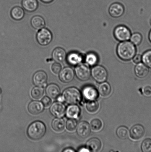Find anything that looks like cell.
Returning <instances> with one entry per match:
<instances>
[{
    "label": "cell",
    "mask_w": 151,
    "mask_h": 152,
    "mask_svg": "<svg viewBox=\"0 0 151 152\" xmlns=\"http://www.w3.org/2000/svg\"><path fill=\"white\" fill-rule=\"evenodd\" d=\"M136 49L134 45L129 41H124L120 43L117 48L118 57L124 61H129L135 56Z\"/></svg>",
    "instance_id": "1"
},
{
    "label": "cell",
    "mask_w": 151,
    "mask_h": 152,
    "mask_svg": "<svg viewBox=\"0 0 151 152\" xmlns=\"http://www.w3.org/2000/svg\"><path fill=\"white\" fill-rule=\"evenodd\" d=\"M46 129L43 122L36 121L30 125L27 130L28 136L31 139L38 140L42 138L45 135Z\"/></svg>",
    "instance_id": "2"
},
{
    "label": "cell",
    "mask_w": 151,
    "mask_h": 152,
    "mask_svg": "<svg viewBox=\"0 0 151 152\" xmlns=\"http://www.w3.org/2000/svg\"><path fill=\"white\" fill-rule=\"evenodd\" d=\"M62 96L65 102L69 105L77 104L81 101V94L80 92L77 88L71 87L64 91Z\"/></svg>",
    "instance_id": "3"
},
{
    "label": "cell",
    "mask_w": 151,
    "mask_h": 152,
    "mask_svg": "<svg viewBox=\"0 0 151 152\" xmlns=\"http://www.w3.org/2000/svg\"><path fill=\"white\" fill-rule=\"evenodd\" d=\"M53 39L51 32L47 28H42L38 31L36 39L38 44L42 46H46L51 42Z\"/></svg>",
    "instance_id": "4"
},
{
    "label": "cell",
    "mask_w": 151,
    "mask_h": 152,
    "mask_svg": "<svg viewBox=\"0 0 151 152\" xmlns=\"http://www.w3.org/2000/svg\"><path fill=\"white\" fill-rule=\"evenodd\" d=\"M114 35L118 41L124 42L128 41L131 38V32L126 26L121 25L117 27L114 31Z\"/></svg>",
    "instance_id": "5"
},
{
    "label": "cell",
    "mask_w": 151,
    "mask_h": 152,
    "mask_svg": "<svg viewBox=\"0 0 151 152\" xmlns=\"http://www.w3.org/2000/svg\"><path fill=\"white\" fill-rule=\"evenodd\" d=\"M93 78L98 83H102L107 80L108 74L105 68L100 65L95 66L92 70Z\"/></svg>",
    "instance_id": "6"
},
{
    "label": "cell",
    "mask_w": 151,
    "mask_h": 152,
    "mask_svg": "<svg viewBox=\"0 0 151 152\" xmlns=\"http://www.w3.org/2000/svg\"><path fill=\"white\" fill-rule=\"evenodd\" d=\"M77 77L82 81H86L91 76V70L89 67L84 64L78 65L75 69Z\"/></svg>",
    "instance_id": "7"
},
{
    "label": "cell",
    "mask_w": 151,
    "mask_h": 152,
    "mask_svg": "<svg viewBox=\"0 0 151 152\" xmlns=\"http://www.w3.org/2000/svg\"><path fill=\"white\" fill-rule=\"evenodd\" d=\"M66 107L64 104L59 101L54 102L50 108L51 114L57 118L63 117L66 114Z\"/></svg>",
    "instance_id": "8"
},
{
    "label": "cell",
    "mask_w": 151,
    "mask_h": 152,
    "mask_svg": "<svg viewBox=\"0 0 151 152\" xmlns=\"http://www.w3.org/2000/svg\"><path fill=\"white\" fill-rule=\"evenodd\" d=\"M47 75L43 71H38L35 73L33 77L34 84L39 87H44L47 85Z\"/></svg>",
    "instance_id": "9"
},
{
    "label": "cell",
    "mask_w": 151,
    "mask_h": 152,
    "mask_svg": "<svg viewBox=\"0 0 151 152\" xmlns=\"http://www.w3.org/2000/svg\"><path fill=\"white\" fill-rule=\"evenodd\" d=\"M98 93L97 89L92 86H85L82 91L84 98L88 101L96 100L98 97Z\"/></svg>",
    "instance_id": "10"
},
{
    "label": "cell",
    "mask_w": 151,
    "mask_h": 152,
    "mask_svg": "<svg viewBox=\"0 0 151 152\" xmlns=\"http://www.w3.org/2000/svg\"><path fill=\"white\" fill-rule=\"evenodd\" d=\"M145 132L144 127L140 124L134 125L130 130V135L131 139L134 140L141 139Z\"/></svg>",
    "instance_id": "11"
},
{
    "label": "cell",
    "mask_w": 151,
    "mask_h": 152,
    "mask_svg": "<svg viewBox=\"0 0 151 152\" xmlns=\"http://www.w3.org/2000/svg\"><path fill=\"white\" fill-rule=\"evenodd\" d=\"M74 77V72L70 67H66L62 69L59 74V78L64 83H70Z\"/></svg>",
    "instance_id": "12"
},
{
    "label": "cell",
    "mask_w": 151,
    "mask_h": 152,
    "mask_svg": "<svg viewBox=\"0 0 151 152\" xmlns=\"http://www.w3.org/2000/svg\"><path fill=\"white\" fill-rule=\"evenodd\" d=\"M77 127V132L78 135L81 138H87L91 133V126L87 122H80Z\"/></svg>",
    "instance_id": "13"
},
{
    "label": "cell",
    "mask_w": 151,
    "mask_h": 152,
    "mask_svg": "<svg viewBox=\"0 0 151 152\" xmlns=\"http://www.w3.org/2000/svg\"><path fill=\"white\" fill-rule=\"evenodd\" d=\"M125 11L123 6L119 3H115L111 4L109 10V14L112 17L118 18L122 16Z\"/></svg>",
    "instance_id": "14"
},
{
    "label": "cell",
    "mask_w": 151,
    "mask_h": 152,
    "mask_svg": "<svg viewBox=\"0 0 151 152\" xmlns=\"http://www.w3.org/2000/svg\"><path fill=\"white\" fill-rule=\"evenodd\" d=\"M66 59L68 63L72 66L79 65L83 60L82 55L77 52H72L69 53Z\"/></svg>",
    "instance_id": "15"
},
{
    "label": "cell",
    "mask_w": 151,
    "mask_h": 152,
    "mask_svg": "<svg viewBox=\"0 0 151 152\" xmlns=\"http://www.w3.org/2000/svg\"><path fill=\"white\" fill-rule=\"evenodd\" d=\"M44 105L42 102L38 101H33L30 103L28 106L29 112L33 115H38L43 111Z\"/></svg>",
    "instance_id": "16"
},
{
    "label": "cell",
    "mask_w": 151,
    "mask_h": 152,
    "mask_svg": "<svg viewBox=\"0 0 151 152\" xmlns=\"http://www.w3.org/2000/svg\"><path fill=\"white\" fill-rule=\"evenodd\" d=\"M47 96L52 99H56L59 96L60 89L57 85L52 83L49 85L46 88Z\"/></svg>",
    "instance_id": "17"
},
{
    "label": "cell",
    "mask_w": 151,
    "mask_h": 152,
    "mask_svg": "<svg viewBox=\"0 0 151 152\" xmlns=\"http://www.w3.org/2000/svg\"><path fill=\"white\" fill-rule=\"evenodd\" d=\"M53 60L57 62H61L66 60V54L64 49L61 48H57L55 49L52 53Z\"/></svg>",
    "instance_id": "18"
},
{
    "label": "cell",
    "mask_w": 151,
    "mask_h": 152,
    "mask_svg": "<svg viewBox=\"0 0 151 152\" xmlns=\"http://www.w3.org/2000/svg\"><path fill=\"white\" fill-rule=\"evenodd\" d=\"M87 148L90 151L98 152L100 150L102 143L100 140L97 138H93L89 140L86 143Z\"/></svg>",
    "instance_id": "19"
},
{
    "label": "cell",
    "mask_w": 151,
    "mask_h": 152,
    "mask_svg": "<svg viewBox=\"0 0 151 152\" xmlns=\"http://www.w3.org/2000/svg\"><path fill=\"white\" fill-rule=\"evenodd\" d=\"M81 110L78 105L74 104L68 107L66 110V116L69 118L76 119L79 117Z\"/></svg>",
    "instance_id": "20"
},
{
    "label": "cell",
    "mask_w": 151,
    "mask_h": 152,
    "mask_svg": "<svg viewBox=\"0 0 151 152\" xmlns=\"http://www.w3.org/2000/svg\"><path fill=\"white\" fill-rule=\"evenodd\" d=\"M134 71L137 77L142 78L146 77L149 74V69L144 64L139 63L136 66Z\"/></svg>",
    "instance_id": "21"
},
{
    "label": "cell",
    "mask_w": 151,
    "mask_h": 152,
    "mask_svg": "<svg viewBox=\"0 0 151 152\" xmlns=\"http://www.w3.org/2000/svg\"><path fill=\"white\" fill-rule=\"evenodd\" d=\"M22 5L24 9L29 12L35 11L38 7L37 0H23Z\"/></svg>",
    "instance_id": "22"
},
{
    "label": "cell",
    "mask_w": 151,
    "mask_h": 152,
    "mask_svg": "<svg viewBox=\"0 0 151 152\" xmlns=\"http://www.w3.org/2000/svg\"><path fill=\"white\" fill-rule=\"evenodd\" d=\"M31 24L34 28L39 30L42 29L45 26V22L43 18L37 15L33 17L31 19Z\"/></svg>",
    "instance_id": "23"
},
{
    "label": "cell",
    "mask_w": 151,
    "mask_h": 152,
    "mask_svg": "<svg viewBox=\"0 0 151 152\" xmlns=\"http://www.w3.org/2000/svg\"><path fill=\"white\" fill-rule=\"evenodd\" d=\"M98 90L99 93L102 96L106 97L110 95L111 87L109 83L104 82L100 85Z\"/></svg>",
    "instance_id": "24"
},
{
    "label": "cell",
    "mask_w": 151,
    "mask_h": 152,
    "mask_svg": "<svg viewBox=\"0 0 151 152\" xmlns=\"http://www.w3.org/2000/svg\"><path fill=\"white\" fill-rule=\"evenodd\" d=\"M11 15L14 20H20L24 17L25 12L21 7H14L11 10Z\"/></svg>",
    "instance_id": "25"
},
{
    "label": "cell",
    "mask_w": 151,
    "mask_h": 152,
    "mask_svg": "<svg viewBox=\"0 0 151 152\" xmlns=\"http://www.w3.org/2000/svg\"><path fill=\"white\" fill-rule=\"evenodd\" d=\"M51 125L53 129L56 132H61L64 129L65 121L63 119L57 118L53 120Z\"/></svg>",
    "instance_id": "26"
},
{
    "label": "cell",
    "mask_w": 151,
    "mask_h": 152,
    "mask_svg": "<svg viewBox=\"0 0 151 152\" xmlns=\"http://www.w3.org/2000/svg\"><path fill=\"white\" fill-rule=\"evenodd\" d=\"M85 61L90 66H95L98 62V57L95 53H90L86 56Z\"/></svg>",
    "instance_id": "27"
},
{
    "label": "cell",
    "mask_w": 151,
    "mask_h": 152,
    "mask_svg": "<svg viewBox=\"0 0 151 152\" xmlns=\"http://www.w3.org/2000/svg\"><path fill=\"white\" fill-rule=\"evenodd\" d=\"M86 108L89 112L95 113L98 111L99 108L98 102L96 100L89 101L87 103Z\"/></svg>",
    "instance_id": "28"
},
{
    "label": "cell",
    "mask_w": 151,
    "mask_h": 152,
    "mask_svg": "<svg viewBox=\"0 0 151 152\" xmlns=\"http://www.w3.org/2000/svg\"><path fill=\"white\" fill-rule=\"evenodd\" d=\"M44 94V90L43 87L37 86L32 89L31 95L33 98L35 99H39L42 97Z\"/></svg>",
    "instance_id": "29"
},
{
    "label": "cell",
    "mask_w": 151,
    "mask_h": 152,
    "mask_svg": "<svg viewBox=\"0 0 151 152\" xmlns=\"http://www.w3.org/2000/svg\"><path fill=\"white\" fill-rule=\"evenodd\" d=\"M129 133V132L128 129L125 126H120L117 129V135H118V137L121 139L124 140L128 138Z\"/></svg>",
    "instance_id": "30"
},
{
    "label": "cell",
    "mask_w": 151,
    "mask_h": 152,
    "mask_svg": "<svg viewBox=\"0 0 151 152\" xmlns=\"http://www.w3.org/2000/svg\"><path fill=\"white\" fill-rule=\"evenodd\" d=\"M78 126V123L77 120L74 118H71L68 120L66 123V127L69 132H74L77 129Z\"/></svg>",
    "instance_id": "31"
},
{
    "label": "cell",
    "mask_w": 151,
    "mask_h": 152,
    "mask_svg": "<svg viewBox=\"0 0 151 152\" xmlns=\"http://www.w3.org/2000/svg\"><path fill=\"white\" fill-rule=\"evenodd\" d=\"M142 61L146 66L151 68V50H148L143 54Z\"/></svg>",
    "instance_id": "32"
},
{
    "label": "cell",
    "mask_w": 151,
    "mask_h": 152,
    "mask_svg": "<svg viewBox=\"0 0 151 152\" xmlns=\"http://www.w3.org/2000/svg\"><path fill=\"white\" fill-rule=\"evenodd\" d=\"M91 127L93 131L98 132L103 127V123L98 119H94L91 122Z\"/></svg>",
    "instance_id": "33"
},
{
    "label": "cell",
    "mask_w": 151,
    "mask_h": 152,
    "mask_svg": "<svg viewBox=\"0 0 151 152\" xmlns=\"http://www.w3.org/2000/svg\"><path fill=\"white\" fill-rule=\"evenodd\" d=\"M142 40V37L141 34L138 33H134L131 37V42L134 45H139L141 43Z\"/></svg>",
    "instance_id": "34"
},
{
    "label": "cell",
    "mask_w": 151,
    "mask_h": 152,
    "mask_svg": "<svg viewBox=\"0 0 151 152\" xmlns=\"http://www.w3.org/2000/svg\"><path fill=\"white\" fill-rule=\"evenodd\" d=\"M141 148L143 152H151V139L145 140L142 144Z\"/></svg>",
    "instance_id": "35"
},
{
    "label": "cell",
    "mask_w": 151,
    "mask_h": 152,
    "mask_svg": "<svg viewBox=\"0 0 151 152\" xmlns=\"http://www.w3.org/2000/svg\"><path fill=\"white\" fill-rule=\"evenodd\" d=\"M61 66L60 64L55 63L53 64L51 66V69L53 72L55 74L60 73L61 70Z\"/></svg>",
    "instance_id": "36"
},
{
    "label": "cell",
    "mask_w": 151,
    "mask_h": 152,
    "mask_svg": "<svg viewBox=\"0 0 151 152\" xmlns=\"http://www.w3.org/2000/svg\"><path fill=\"white\" fill-rule=\"evenodd\" d=\"M41 102L43 105L46 107H50L51 105V101L50 97L48 96H44L41 100Z\"/></svg>",
    "instance_id": "37"
},
{
    "label": "cell",
    "mask_w": 151,
    "mask_h": 152,
    "mask_svg": "<svg viewBox=\"0 0 151 152\" xmlns=\"http://www.w3.org/2000/svg\"><path fill=\"white\" fill-rule=\"evenodd\" d=\"M133 61L134 63L139 64L142 61V56L140 55H137L134 56Z\"/></svg>",
    "instance_id": "38"
},
{
    "label": "cell",
    "mask_w": 151,
    "mask_h": 152,
    "mask_svg": "<svg viewBox=\"0 0 151 152\" xmlns=\"http://www.w3.org/2000/svg\"><path fill=\"white\" fill-rule=\"evenodd\" d=\"M143 92L145 95L149 96L151 95V87L150 86H146L144 88Z\"/></svg>",
    "instance_id": "39"
},
{
    "label": "cell",
    "mask_w": 151,
    "mask_h": 152,
    "mask_svg": "<svg viewBox=\"0 0 151 152\" xmlns=\"http://www.w3.org/2000/svg\"><path fill=\"white\" fill-rule=\"evenodd\" d=\"M79 152H89L90 151L88 149V148H82L80 149L79 150Z\"/></svg>",
    "instance_id": "40"
},
{
    "label": "cell",
    "mask_w": 151,
    "mask_h": 152,
    "mask_svg": "<svg viewBox=\"0 0 151 152\" xmlns=\"http://www.w3.org/2000/svg\"><path fill=\"white\" fill-rule=\"evenodd\" d=\"M64 152H75V151L74 150L72 149L69 148L67 149H66L63 151Z\"/></svg>",
    "instance_id": "41"
},
{
    "label": "cell",
    "mask_w": 151,
    "mask_h": 152,
    "mask_svg": "<svg viewBox=\"0 0 151 152\" xmlns=\"http://www.w3.org/2000/svg\"><path fill=\"white\" fill-rule=\"evenodd\" d=\"M54 0H41L43 2L46 3V4H48L53 1Z\"/></svg>",
    "instance_id": "42"
},
{
    "label": "cell",
    "mask_w": 151,
    "mask_h": 152,
    "mask_svg": "<svg viewBox=\"0 0 151 152\" xmlns=\"http://www.w3.org/2000/svg\"><path fill=\"white\" fill-rule=\"evenodd\" d=\"M58 98V101H59V102H63L64 100L63 98V96H59Z\"/></svg>",
    "instance_id": "43"
},
{
    "label": "cell",
    "mask_w": 151,
    "mask_h": 152,
    "mask_svg": "<svg viewBox=\"0 0 151 152\" xmlns=\"http://www.w3.org/2000/svg\"><path fill=\"white\" fill-rule=\"evenodd\" d=\"M149 39L150 40V41L151 42V30L150 31V33H149Z\"/></svg>",
    "instance_id": "44"
},
{
    "label": "cell",
    "mask_w": 151,
    "mask_h": 152,
    "mask_svg": "<svg viewBox=\"0 0 151 152\" xmlns=\"http://www.w3.org/2000/svg\"><path fill=\"white\" fill-rule=\"evenodd\" d=\"M150 24L151 25V18L150 19Z\"/></svg>",
    "instance_id": "45"
},
{
    "label": "cell",
    "mask_w": 151,
    "mask_h": 152,
    "mask_svg": "<svg viewBox=\"0 0 151 152\" xmlns=\"http://www.w3.org/2000/svg\"><path fill=\"white\" fill-rule=\"evenodd\" d=\"M1 89H0V93H1Z\"/></svg>",
    "instance_id": "46"
}]
</instances>
